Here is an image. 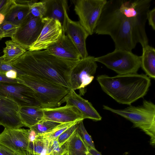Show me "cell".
Instances as JSON below:
<instances>
[{
    "label": "cell",
    "mask_w": 155,
    "mask_h": 155,
    "mask_svg": "<svg viewBox=\"0 0 155 155\" xmlns=\"http://www.w3.org/2000/svg\"><path fill=\"white\" fill-rule=\"evenodd\" d=\"M62 26L63 32L67 34L77 48L81 59L87 57L86 41L89 35L79 21H73L69 18L67 10L65 11Z\"/></svg>",
    "instance_id": "cell-13"
},
{
    "label": "cell",
    "mask_w": 155,
    "mask_h": 155,
    "mask_svg": "<svg viewBox=\"0 0 155 155\" xmlns=\"http://www.w3.org/2000/svg\"><path fill=\"white\" fill-rule=\"evenodd\" d=\"M5 43L6 46L3 49L2 56L5 61L10 64L27 51L22 46L12 40L7 41Z\"/></svg>",
    "instance_id": "cell-23"
},
{
    "label": "cell",
    "mask_w": 155,
    "mask_h": 155,
    "mask_svg": "<svg viewBox=\"0 0 155 155\" xmlns=\"http://www.w3.org/2000/svg\"><path fill=\"white\" fill-rule=\"evenodd\" d=\"M103 91L119 104L130 105L147 94L151 80L146 74L130 73L96 78Z\"/></svg>",
    "instance_id": "cell-3"
},
{
    "label": "cell",
    "mask_w": 155,
    "mask_h": 155,
    "mask_svg": "<svg viewBox=\"0 0 155 155\" xmlns=\"http://www.w3.org/2000/svg\"><path fill=\"white\" fill-rule=\"evenodd\" d=\"M46 12V3L44 0L37 1L30 5V14L32 17L42 19Z\"/></svg>",
    "instance_id": "cell-26"
},
{
    "label": "cell",
    "mask_w": 155,
    "mask_h": 155,
    "mask_svg": "<svg viewBox=\"0 0 155 155\" xmlns=\"http://www.w3.org/2000/svg\"><path fill=\"white\" fill-rule=\"evenodd\" d=\"M43 120L61 124L84 120L81 112L75 106L65 105L63 107L43 108Z\"/></svg>",
    "instance_id": "cell-15"
},
{
    "label": "cell",
    "mask_w": 155,
    "mask_h": 155,
    "mask_svg": "<svg viewBox=\"0 0 155 155\" xmlns=\"http://www.w3.org/2000/svg\"><path fill=\"white\" fill-rule=\"evenodd\" d=\"M140 67L149 77L155 78V49L148 45L142 47Z\"/></svg>",
    "instance_id": "cell-21"
},
{
    "label": "cell",
    "mask_w": 155,
    "mask_h": 155,
    "mask_svg": "<svg viewBox=\"0 0 155 155\" xmlns=\"http://www.w3.org/2000/svg\"><path fill=\"white\" fill-rule=\"evenodd\" d=\"M147 20L149 25L153 30H155V8L149 10L147 15Z\"/></svg>",
    "instance_id": "cell-32"
},
{
    "label": "cell",
    "mask_w": 155,
    "mask_h": 155,
    "mask_svg": "<svg viewBox=\"0 0 155 155\" xmlns=\"http://www.w3.org/2000/svg\"><path fill=\"white\" fill-rule=\"evenodd\" d=\"M28 155H35L29 152Z\"/></svg>",
    "instance_id": "cell-40"
},
{
    "label": "cell",
    "mask_w": 155,
    "mask_h": 155,
    "mask_svg": "<svg viewBox=\"0 0 155 155\" xmlns=\"http://www.w3.org/2000/svg\"><path fill=\"white\" fill-rule=\"evenodd\" d=\"M46 12L44 17L58 20L62 25L64 19L65 12L68 8L66 0H44Z\"/></svg>",
    "instance_id": "cell-20"
},
{
    "label": "cell",
    "mask_w": 155,
    "mask_h": 155,
    "mask_svg": "<svg viewBox=\"0 0 155 155\" xmlns=\"http://www.w3.org/2000/svg\"><path fill=\"white\" fill-rule=\"evenodd\" d=\"M5 20V15L1 13H0V25Z\"/></svg>",
    "instance_id": "cell-37"
},
{
    "label": "cell",
    "mask_w": 155,
    "mask_h": 155,
    "mask_svg": "<svg viewBox=\"0 0 155 155\" xmlns=\"http://www.w3.org/2000/svg\"><path fill=\"white\" fill-rule=\"evenodd\" d=\"M28 129L5 128L0 134V143L20 155H28Z\"/></svg>",
    "instance_id": "cell-12"
},
{
    "label": "cell",
    "mask_w": 155,
    "mask_h": 155,
    "mask_svg": "<svg viewBox=\"0 0 155 155\" xmlns=\"http://www.w3.org/2000/svg\"><path fill=\"white\" fill-rule=\"evenodd\" d=\"M46 50L51 54L64 60L75 61L81 59L77 48L68 35L64 33L57 41Z\"/></svg>",
    "instance_id": "cell-16"
},
{
    "label": "cell",
    "mask_w": 155,
    "mask_h": 155,
    "mask_svg": "<svg viewBox=\"0 0 155 155\" xmlns=\"http://www.w3.org/2000/svg\"><path fill=\"white\" fill-rule=\"evenodd\" d=\"M83 120L78 123V130L80 136L88 148L95 149L94 142L91 136L88 134L84 126Z\"/></svg>",
    "instance_id": "cell-29"
},
{
    "label": "cell",
    "mask_w": 155,
    "mask_h": 155,
    "mask_svg": "<svg viewBox=\"0 0 155 155\" xmlns=\"http://www.w3.org/2000/svg\"><path fill=\"white\" fill-rule=\"evenodd\" d=\"M151 1L107 0L94 33L109 35L115 49L131 51L138 43L148 45L145 26Z\"/></svg>",
    "instance_id": "cell-1"
},
{
    "label": "cell",
    "mask_w": 155,
    "mask_h": 155,
    "mask_svg": "<svg viewBox=\"0 0 155 155\" xmlns=\"http://www.w3.org/2000/svg\"><path fill=\"white\" fill-rule=\"evenodd\" d=\"M61 155H68L67 150L64 151Z\"/></svg>",
    "instance_id": "cell-39"
},
{
    "label": "cell",
    "mask_w": 155,
    "mask_h": 155,
    "mask_svg": "<svg viewBox=\"0 0 155 155\" xmlns=\"http://www.w3.org/2000/svg\"><path fill=\"white\" fill-rule=\"evenodd\" d=\"M107 0H78L75 1L74 10L79 22L89 34L94 30Z\"/></svg>",
    "instance_id": "cell-8"
},
{
    "label": "cell",
    "mask_w": 155,
    "mask_h": 155,
    "mask_svg": "<svg viewBox=\"0 0 155 155\" xmlns=\"http://www.w3.org/2000/svg\"><path fill=\"white\" fill-rule=\"evenodd\" d=\"M17 72L20 74L21 73L14 68L11 64L5 62L3 56L0 57V73L6 74L9 78H15Z\"/></svg>",
    "instance_id": "cell-28"
},
{
    "label": "cell",
    "mask_w": 155,
    "mask_h": 155,
    "mask_svg": "<svg viewBox=\"0 0 155 155\" xmlns=\"http://www.w3.org/2000/svg\"><path fill=\"white\" fill-rule=\"evenodd\" d=\"M19 26L5 20L0 25V27L4 33L5 37L11 38L15 33Z\"/></svg>",
    "instance_id": "cell-31"
},
{
    "label": "cell",
    "mask_w": 155,
    "mask_h": 155,
    "mask_svg": "<svg viewBox=\"0 0 155 155\" xmlns=\"http://www.w3.org/2000/svg\"><path fill=\"white\" fill-rule=\"evenodd\" d=\"M80 120L77 122L67 129L56 139L58 142L61 147L66 142L77 129L78 123Z\"/></svg>",
    "instance_id": "cell-30"
},
{
    "label": "cell",
    "mask_w": 155,
    "mask_h": 155,
    "mask_svg": "<svg viewBox=\"0 0 155 155\" xmlns=\"http://www.w3.org/2000/svg\"><path fill=\"white\" fill-rule=\"evenodd\" d=\"M5 37L4 33L0 27V40Z\"/></svg>",
    "instance_id": "cell-38"
},
{
    "label": "cell",
    "mask_w": 155,
    "mask_h": 155,
    "mask_svg": "<svg viewBox=\"0 0 155 155\" xmlns=\"http://www.w3.org/2000/svg\"><path fill=\"white\" fill-rule=\"evenodd\" d=\"M66 103V105L76 107L81 113L84 119L88 118L94 121L101 120L102 117L91 103L71 89L60 102V105Z\"/></svg>",
    "instance_id": "cell-17"
},
{
    "label": "cell",
    "mask_w": 155,
    "mask_h": 155,
    "mask_svg": "<svg viewBox=\"0 0 155 155\" xmlns=\"http://www.w3.org/2000/svg\"><path fill=\"white\" fill-rule=\"evenodd\" d=\"M88 151L90 155H102L96 149L88 148Z\"/></svg>",
    "instance_id": "cell-36"
},
{
    "label": "cell",
    "mask_w": 155,
    "mask_h": 155,
    "mask_svg": "<svg viewBox=\"0 0 155 155\" xmlns=\"http://www.w3.org/2000/svg\"><path fill=\"white\" fill-rule=\"evenodd\" d=\"M95 60L118 74L137 73L140 67V56L120 49H115L105 55L95 57Z\"/></svg>",
    "instance_id": "cell-6"
},
{
    "label": "cell",
    "mask_w": 155,
    "mask_h": 155,
    "mask_svg": "<svg viewBox=\"0 0 155 155\" xmlns=\"http://www.w3.org/2000/svg\"><path fill=\"white\" fill-rule=\"evenodd\" d=\"M97 65L95 57L88 56L79 61L71 69L70 75L69 84L71 89L79 90V95H84L86 87L94 78Z\"/></svg>",
    "instance_id": "cell-7"
},
{
    "label": "cell",
    "mask_w": 155,
    "mask_h": 155,
    "mask_svg": "<svg viewBox=\"0 0 155 155\" xmlns=\"http://www.w3.org/2000/svg\"><path fill=\"white\" fill-rule=\"evenodd\" d=\"M87 155H90V153H89V152L87 154Z\"/></svg>",
    "instance_id": "cell-41"
},
{
    "label": "cell",
    "mask_w": 155,
    "mask_h": 155,
    "mask_svg": "<svg viewBox=\"0 0 155 155\" xmlns=\"http://www.w3.org/2000/svg\"><path fill=\"white\" fill-rule=\"evenodd\" d=\"M31 4H18L14 0L5 14V20L20 25L29 14L30 5Z\"/></svg>",
    "instance_id": "cell-19"
},
{
    "label": "cell",
    "mask_w": 155,
    "mask_h": 155,
    "mask_svg": "<svg viewBox=\"0 0 155 155\" xmlns=\"http://www.w3.org/2000/svg\"><path fill=\"white\" fill-rule=\"evenodd\" d=\"M0 96L13 99L21 107L40 106L34 91L23 83L0 81Z\"/></svg>",
    "instance_id": "cell-10"
},
{
    "label": "cell",
    "mask_w": 155,
    "mask_h": 155,
    "mask_svg": "<svg viewBox=\"0 0 155 155\" xmlns=\"http://www.w3.org/2000/svg\"><path fill=\"white\" fill-rule=\"evenodd\" d=\"M66 143L68 155H87L89 153L88 147L80 136L77 129Z\"/></svg>",
    "instance_id": "cell-22"
},
{
    "label": "cell",
    "mask_w": 155,
    "mask_h": 155,
    "mask_svg": "<svg viewBox=\"0 0 155 155\" xmlns=\"http://www.w3.org/2000/svg\"><path fill=\"white\" fill-rule=\"evenodd\" d=\"M79 120L61 124L49 132L44 134H38V137L48 141L56 139L67 129Z\"/></svg>",
    "instance_id": "cell-24"
},
{
    "label": "cell",
    "mask_w": 155,
    "mask_h": 155,
    "mask_svg": "<svg viewBox=\"0 0 155 155\" xmlns=\"http://www.w3.org/2000/svg\"><path fill=\"white\" fill-rule=\"evenodd\" d=\"M61 123L43 120L30 128L34 130L38 134H44L51 131Z\"/></svg>",
    "instance_id": "cell-25"
},
{
    "label": "cell",
    "mask_w": 155,
    "mask_h": 155,
    "mask_svg": "<svg viewBox=\"0 0 155 155\" xmlns=\"http://www.w3.org/2000/svg\"><path fill=\"white\" fill-rule=\"evenodd\" d=\"M42 19L33 17L29 13L11 38L12 40L29 50L41 33L43 26Z\"/></svg>",
    "instance_id": "cell-9"
},
{
    "label": "cell",
    "mask_w": 155,
    "mask_h": 155,
    "mask_svg": "<svg viewBox=\"0 0 155 155\" xmlns=\"http://www.w3.org/2000/svg\"><path fill=\"white\" fill-rule=\"evenodd\" d=\"M48 141L38 137L35 141L29 142V152L35 155H41L47 146Z\"/></svg>",
    "instance_id": "cell-27"
},
{
    "label": "cell",
    "mask_w": 155,
    "mask_h": 155,
    "mask_svg": "<svg viewBox=\"0 0 155 155\" xmlns=\"http://www.w3.org/2000/svg\"><path fill=\"white\" fill-rule=\"evenodd\" d=\"M19 78L34 91L35 97L42 108L59 107L61 101L71 90L58 84L39 78L21 75Z\"/></svg>",
    "instance_id": "cell-5"
},
{
    "label": "cell",
    "mask_w": 155,
    "mask_h": 155,
    "mask_svg": "<svg viewBox=\"0 0 155 155\" xmlns=\"http://www.w3.org/2000/svg\"><path fill=\"white\" fill-rule=\"evenodd\" d=\"M19 114L24 126L29 128L43 120V108L38 106H26L20 107Z\"/></svg>",
    "instance_id": "cell-18"
},
{
    "label": "cell",
    "mask_w": 155,
    "mask_h": 155,
    "mask_svg": "<svg viewBox=\"0 0 155 155\" xmlns=\"http://www.w3.org/2000/svg\"><path fill=\"white\" fill-rule=\"evenodd\" d=\"M78 61L61 58L46 50H28L11 64L22 75L45 80L71 90L69 84L71 71Z\"/></svg>",
    "instance_id": "cell-2"
},
{
    "label": "cell",
    "mask_w": 155,
    "mask_h": 155,
    "mask_svg": "<svg viewBox=\"0 0 155 155\" xmlns=\"http://www.w3.org/2000/svg\"><path fill=\"white\" fill-rule=\"evenodd\" d=\"M42 21L43 26L41 33L28 50H46L57 41L63 35L62 26L58 20L44 17L42 19Z\"/></svg>",
    "instance_id": "cell-11"
},
{
    "label": "cell",
    "mask_w": 155,
    "mask_h": 155,
    "mask_svg": "<svg viewBox=\"0 0 155 155\" xmlns=\"http://www.w3.org/2000/svg\"><path fill=\"white\" fill-rule=\"evenodd\" d=\"M20 107L13 99L0 96V125L11 129L24 126L19 114Z\"/></svg>",
    "instance_id": "cell-14"
},
{
    "label": "cell",
    "mask_w": 155,
    "mask_h": 155,
    "mask_svg": "<svg viewBox=\"0 0 155 155\" xmlns=\"http://www.w3.org/2000/svg\"><path fill=\"white\" fill-rule=\"evenodd\" d=\"M0 81L23 83L20 79L10 78L6 74L0 73Z\"/></svg>",
    "instance_id": "cell-33"
},
{
    "label": "cell",
    "mask_w": 155,
    "mask_h": 155,
    "mask_svg": "<svg viewBox=\"0 0 155 155\" xmlns=\"http://www.w3.org/2000/svg\"><path fill=\"white\" fill-rule=\"evenodd\" d=\"M38 134L33 129L30 128L28 131V138L30 142H32L35 141L37 139Z\"/></svg>",
    "instance_id": "cell-35"
},
{
    "label": "cell",
    "mask_w": 155,
    "mask_h": 155,
    "mask_svg": "<svg viewBox=\"0 0 155 155\" xmlns=\"http://www.w3.org/2000/svg\"><path fill=\"white\" fill-rule=\"evenodd\" d=\"M103 109L131 122L134 127L140 129L150 137V144L155 145V105L150 101L144 100L140 105H131L123 109H114L103 105Z\"/></svg>",
    "instance_id": "cell-4"
},
{
    "label": "cell",
    "mask_w": 155,
    "mask_h": 155,
    "mask_svg": "<svg viewBox=\"0 0 155 155\" xmlns=\"http://www.w3.org/2000/svg\"><path fill=\"white\" fill-rule=\"evenodd\" d=\"M0 155H20L0 143Z\"/></svg>",
    "instance_id": "cell-34"
}]
</instances>
